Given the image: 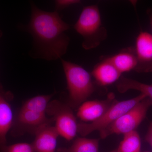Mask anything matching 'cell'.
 <instances>
[{
    "instance_id": "1",
    "label": "cell",
    "mask_w": 152,
    "mask_h": 152,
    "mask_svg": "<svg viewBox=\"0 0 152 152\" xmlns=\"http://www.w3.org/2000/svg\"><path fill=\"white\" fill-rule=\"evenodd\" d=\"M69 28L56 11H43L32 4L28 30L34 39L36 58L48 61L61 58L69 45V39L65 32Z\"/></svg>"
},
{
    "instance_id": "2",
    "label": "cell",
    "mask_w": 152,
    "mask_h": 152,
    "mask_svg": "<svg viewBox=\"0 0 152 152\" xmlns=\"http://www.w3.org/2000/svg\"><path fill=\"white\" fill-rule=\"evenodd\" d=\"M53 95H39L26 101L14 118L12 136L18 137L26 134L35 135L43 128L52 125L53 120L47 117L46 110Z\"/></svg>"
},
{
    "instance_id": "3",
    "label": "cell",
    "mask_w": 152,
    "mask_h": 152,
    "mask_svg": "<svg viewBox=\"0 0 152 152\" xmlns=\"http://www.w3.org/2000/svg\"><path fill=\"white\" fill-rule=\"evenodd\" d=\"M61 62L70 105L76 107L86 100L94 91L91 77L81 66L63 59Z\"/></svg>"
},
{
    "instance_id": "4",
    "label": "cell",
    "mask_w": 152,
    "mask_h": 152,
    "mask_svg": "<svg viewBox=\"0 0 152 152\" xmlns=\"http://www.w3.org/2000/svg\"><path fill=\"white\" fill-rule=\"evenodd\" d=\"M74 28L83 38L82 45L86 50L97 46L106 35L99 10L96 5L84 8Z\"/></svg>"
},
{
    "instance_id": "5",
    "label": "cell",
    "mask_w": 152,
    "mask_h": 152,
    "mask_svg": "<svg viewBox=\"0 0 152 152\" xmlns=\"http://www.w3.org/2000/svg\"><path fill=\"white\" fill-rule=\"evenodd\" d=\"M152 104V101L147 97L137 104L128 111L108 126L99 131L101 138L113 134H125L135 131L147 115Z\"/></svg>"
},
{
    "instance_id": "6",
    "label": "cell",
    "mask_w": 152,
    "mask_h": 152,
    "mask_svg": "<svg viewBox=\"0 0 152 152\" xmlns=\"http://www.w3.org/2000/svg\"><path fill=\"white\" fill-rule=\"evenodd\" d=\"M146 98L145 95L140 94L130 99L116 101L102 116L95 121L90 124H78L77 133L85 137L94 131L103 129Z\"/></svg>"
},
{
    "instance_id": "7",
    "label": "cell",
    "mask_w": 152,
    "mask_h": 152,
    "mask_svg": "<svg viewBox=\"0 0 152 152\" xmlns=\"http://www.w3.org/2000/svg\"><path fill=\"white\" fill-rule=\"evenodd\" d=\"M46 113L53 120L60 136L68 141L75 137L78 124L71 107L58 100L50 101Z\"/></svg>"
},
{
    "instance_id": "8",
    "label": "cell",
    "mask_w": 152,
    "mask_h": 152,
    "mask_svg": "<svg viewBox=\"0 0 152 152\" xmlns=\"http://www.w3.org/2000/svg\"><path fill=\"white\" fill-rule=\"evenodd\" d=\"M135 52L137 65L135 70L139 72H152V34L142 31L136 39Z\"/></svg>"
},
{
    "instance_id": "9",
    "label": "cell",
    "mask_w": 152,
    "mask_h": 152,
    "mask_svg": "<svg viewBox=\"0 0 152 152\" xmlns=\"http://www.w3.org/2000/svg\"><path fill=\"white\" fill-rule=\"evenodd\" d=\"M13 95L6 92L0 84V147L7 145V137L11 130L14 118L10 101Z\"/></svg>"
},
{
    "instance_id": "10",
    "label": "cell",
    "mask_w": 152,
    "mask_h": 152,
    "mask_svg": "<svg viewBox=\"0 0 152 152\" xmlns=\"http://www.w3.org/2000/svg\"><path fill=\"white\" fill-rule=\"evenodd\" d=\"M116 101L113 94L104 100L87 101L80 106L77 115L83 121L93 122L102 116Z\"/></svg>"
},
{
    "instance_id": "11",
    "label": "cell",
    "mask_w": 152,
    "mask_h": 152,
    "mask_svg": "<svg viewBox=\"0 0 152 152\" xmlns=\"http://www.w3.org/2000/svg\"><path fill=\"white\" fill-rule=\"evenodd\" d=\"M59 135L55 126L43 128L35 135L32 144L34 152H56L57 140Z\"/></svg>"
},
{
    "instance_id": "12",
    "label": "cell",
    "mask_w": 152,
    "mask_h": 152,
    "mask_svg": "<svg viewBox=\"0 0 152 152\" xmlns=\"http://www.w3.org/2000/svg\"><path fill=\"white\" fill-rule=\"evenodd\" d=\"M121 74L108 58L95 66L92 73L98 83L102 86L111 85L118 81Z\"/></svg>"
},
{
    "instance_id": "13",
    "label": "cell",
    "mask_w": 152,
    "mask_h": 152,
    "mask_svg": "<svg viewBox=\"0 0 152 152\" xmlns=\"http://www.w3.org/2000/svg\"><path fill=\"white\" fill-rule=\"evenodd\" d=\"M108 59L121 74L135 69L137 65L134 49L120 52Z\"/></svg>"
},
{
    "instance_id": "14",
    "label": "cell",
    "mask_w": 152,
    "mask_h": 152,
    "mask_svg": "<svg viewBox=\"0 0 152 152\" xmlns=\"http://www.w3.org/2000/svg\"><path fill=\"white\" fill-rule=\"evenodd\" d=\"M117 89L119 92L124 93L129 90L140 92L152 101V85L146 84L124 77H121L116 84Z\"/></svg>"
},
{
    "instance_id": "15",
    "label": "cell",
    "mask_w": 152,
    "mask_h": 152,
    "mask_svg": "<svg viewBox=\"0 0 152 152\" xmlns=\"http://www.w3.org/2000/svg\"><path fill=\"white\" fill-rule=\"evenodd\" d=\"M56 152H99V140L85 137L78 138L71 146L59 148Z\"/></svg>"
},
{
    "instance_id": "16",
    "label": "cell",
    "mask_w": 152,
    "mask_h": 152,
    "mask_svg": "<svg viewBox=\"0 0 152 152\" xmlns=\"http://www.w3.org/2000/svg\"><path fill=\"white\" fill-rule=\"evenodd\" d=\"M141 142L138 133L133 131L124 134L123 140L115 152H140Z\"/></svg>"
},
{
    "instance_id": "17",
    "label": "cell",
    "mask_w": 152,
    "mask_h": 152,
    "mask_svg": "<svg viewBox=\"0 0 152 152\" xmlns=\"http://www.w3.org/2000/svg\"><path fill=\"white\" fill-rule=\"evenodd\" d=\"M0 152H34L32 144L18 143L0 147Z\"/></svg>"
},
{
    "instance_id": "18",
    "label": "cell",
    "mask_w": 152,
    "mask_h": 152,
    "mask_svg": "<svg viewBox=\"0 0 152 152\" xmlns=\"http://www.w3.org/2000/svg\"><path fill=\"white\" fill-rule=\"evenodd\" d=\"M81 2L79 0H57L55 1L56 11L61 10L73 5Z\"/></svg>"
},
{
    "instance_id": "19",
    "label": "cell",
    "mask_w": 152,
    "mask_h": 152,
    "mask_svg": "<svg viewBox=\"0 0 152 152\" xmlns=\"http://www.w3.org/2000/svg\"><path fill=\"white\" fill-rule=\"evenodd\" d=\"M146 140L150 144L152 149V122L151 123L146 136Z\"/></svg>"
},
{
    "instance_id": "20",
    "label": "cell",
    "mask_w": 152,
    "mask_h": 152,
    "mask_svg": "<svg viewBox=\"0 0 152 152\" xmlns=\"http://www.w3.org/2000/svg\"><path fill=\"white\" fill-rule=\"evenodd\" d=\"M150 23H151V26L152 30V12L151 13L150 15Z\"/></svg>"
},
{
    "instance_id": "21",
    "label": "cell",
    "mask_w": 152,
    "mask_h": 152,
    "mask_svg": "<svg viewBox=\"0 0 152 152\" xmlns=\"http://www.w3.org/2000/svg\"><path fill=\"white\" fill-rule=\"evenodd\" d=\"M110 152H115V151H111Z\"/></svg>"
},
{
    "instance_id": "22",
    "label": "cell",
    "mask_w": 152,
    "mask_h": 152,
    "mask_svg": "<svg viewBox=\"0 0 152 152\" xmlns=\"http://www.w3.org/2000/svg\"></svg>"
}]
</instances>
